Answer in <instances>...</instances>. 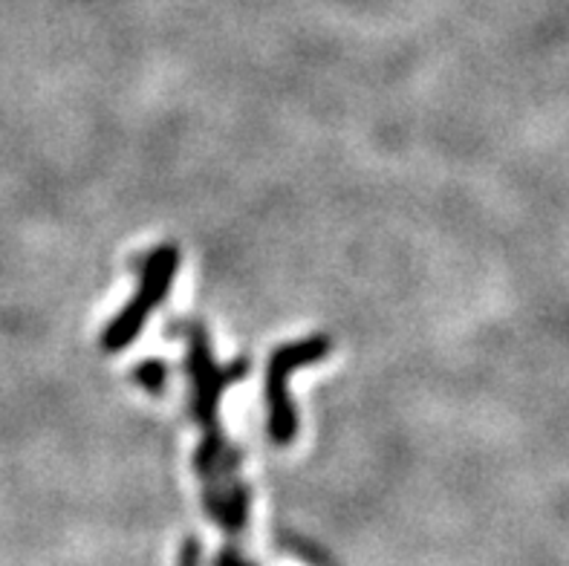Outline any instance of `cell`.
Returning a JSON list of instances; mask_svg holds the SVG:
<instances>
[{
    "instance_id": "3957f363",
    "label": "cell",
    "mask_w": 569,
    "mask_h": 566,
    "mask_svg": "<svg viewBox=\"0 0 569 566\" xmlns=\"http://www.w3.org/2000/svg\"><path fill=\"white\" fill-rule=\"evenodd\" d=\"M332 350L327 336H312L303 341H292L272 352L267 370V405H269V437L278 445H289L298 434V416L289 399L287 379L298 367H310L321 361Z\"/></svg>"
},
{
    "instance_id": "5b68a950",
    "label": "cell",
    "mask_w": 569,
    "mask_h": 566,
    "mask_svg": "<svg viewBox=\"0 0 569 566\" xmlns=\"http://www.w3.org/2000/svg\"><path fill=\"white\" fill-rule=\"evenodd\" d=\"M217 566H252V564H246L238 553H226V555H220Z\"/></svg>"
},
{
    "instance_id": "7a4b0ae2",
    "label": "cell",
    "mask_w": 569,
    "mask_h": 566,
    "mask_svg": "<svg viewBox=\"0 0 569 566\" xmlns=\"http://www.w3.org/2000/svg\"><path fill=\"white\" fill-rule=\"evenodd\" d=\"M177 269H180V249L173 244L159 246L157 251L148 255L142 266V280H139V289L133 295V301L122 309V316H116L110 321V327L104 330L101 345L108 352H119L128 345H133L137 332L142 330L148 316L153 309L168 298V289H171L173 278H177Z\"/></svg>"
},
{
    "instance_id": "6da1fadb",
    "label": "cell",
    "mask_w": 569,
    "mask_h": 566,
    "mask_svg": "<svg viewBox=\"0 0 569 566\" xmlns=\"http://www.w3.org/2000/svg\"><path fill=\"white\" fill-rule=\"evenodd\" d=\"M188 365H191V376H194V416L197 423L202 425V430H206L194 466L211 488L220 480H234V477H223V471L234 466V459H231V454H226L223 434H220V423H217V401H220V394L229 387L231 379H240L246 374V365L240 361V365L220 370L214 359H211L209 341H206L202 330H197V327L191 330Z\"/></svg>"
},
{
    "instance_id": "277c9868",
    "label": "cell",
    "mask_w": 569,
    "mask_h": 566,
    "mask_svg": "<svg viewBox=\"0 0 569 566\" xmlns=\"http://www.w3.org/2000/svg\"><path fill=\"white\" fill-rule=\"evenodd\" d=\"M137 379H139V385L148 387L151 394H159V390L166 387L168 367L162 365V361H159V359H148V361H144V365L137 370Z\"/></svg>"
}]
</instances>
